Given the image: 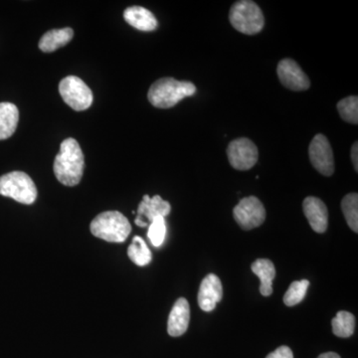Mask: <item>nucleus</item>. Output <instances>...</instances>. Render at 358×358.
Here are the masks:
<instances>
[{
  "instance_id": "4",
  "label": "nucleus",
  "mask_w": 358,
  "mask_h": 358,
  "mask_svg": "<svg viewBox=\"0 0 358 358\" xmlns=\"http://www.w3.org/2000/svg\"><path fill=\"white\" fill-rule=\"evenodd\" d=\"M229 20L235 29L247 35L262 31L265 24V18L260 7L250 0H242L233 4L230 9Z\"/></svg>"
},
{
  "instance_id": "15",
  "label": "nucleus",
  "mask_w": 358,
  "mask_h": 358,
  "mask_svg": "<svg viewBox=\"0 0 358 358\" xmlns=\"http://www.w3.org/2000/svg\"><path fill=\"white\" fill-rule=\"evenodd\" d=\"M124 18L129 25L141 31H154L159 25L154 14L145 7H129L124 10Z\"/></svg>"
},
{
  "instance_id": "20",
  "label": "nucleus",
  "mask_w": 358,
  "mask_h": 358,
  "mask_svg": "<svg viewBox=\"0 0 358 358\" xmlns=\"http://www.w3.org/2000/svg\"><path fill=\"white\" fill-rule=\"evenodd\" d=\"M128 255L129 259L140 267L148 265L152 258V252L145 244V240L140 236L134 237L128 249Z\"/></svg>"
},
{
  "instance_id": "26",
  "label": "nucleus",
  "mask_w": 358,
  "mask_h": 358,
  "mask_svg": "<svg viewBox=\"0 0 358 358\" xmlns=\"http://www.w3.org/2000/svg\"><path fill=\"white\" fill-rule=\"evenodd\" d=\"M357 152H358V148H357V143H355V145H352V164L353 166H355V171H358V159H357Z\"/></svg>"
},
{
  "instance_id": "3",
  "label": "nucleus",
  "mask_w": 358,
  "mask_h": 358,
  "mask_svg": "<svg viewBox=\"0 0 358 358\" xmlns=\"http://www.w3.org/2000/svg\"><path fill=\"white\" fill-rule=\"evenodd\" d=\"M90 228L94 236L110 243H122L131 232L128 218L119 211H106L99 214L92 221Z\"/></svg>"
},
{
  "instance_id": "16",
  "label": "nucleus",
  "mask_w": 358,
  "mask_h": 358,
  "mask_svg": "<svg viewBox=\"0 0 358 358\" xmlns=\"http://www.w3.org/2000/svg\"><path fill=\"white\" fill-rule=\"evenodd\" d=\"M20 121V110L13 103H0V141L10 138Z\"/></svg>"
},
{
  "instance_id": "7",
  "label": "nucleus",
  "mask_w": 358,
  "mask_h": 358,
  "mask_svg": "<svg viewBox=\"0 0 358 358\" xmlns=\"http://www.w3.org/2000/svg\"><path fill=\"white\" fill-rule=\"evenodd\" d=\"M233 215L242 229H254L262 225L265 221V207L255 196L245 197L235 207Z\"/></svg>"
},
{
  "instance_id": "27",
  "label": "nucleus",
  "mask_w": 358,
  "mask_h": 358,
  "mask_svg": "<svg viewBox=\"0 0 358 358\" xmlns=\"http://www.w3.org/2000/svg\"><path fill=\"white\" fill-rule=\"evenodd\" d=\"M317 358H341L338 353L336 352H326L320 355Z\"/></svg>"
},
{
  "instance_id": "6",
  "label": "nucleus",
  "mask_w": 358,
  "mask_h": 358,
  "mask_svg": "<svg viewBox=\"0 0 358 358\" xmlns=\"http://www.w3.org/2000/svg\"><path fill=\"white\" fill-rule=\"evenodd\" d=\"M59 92L63 101L77 112L89 109L93 103L91 89L76 76L64 78L59 84Z\"/></svg>"
},
{
  "instance_id": "8",
  "label": "nucleus",
  "mask_w": 358,
  "mask_h": 358,
  "mask_svg": "<svg viewBox=\"0 0 358 358\" xmlns=\"http://www.w3.org/2000/svg\"><path fill=\"white\" fill-rule=\"evenodd\" d=\"M228 159L237 171H248L258 162L259 152L255 143L241 138L231 141L227 148Z\"/></svg>"
},
{
  "instance_id": "14",
  "label": "nucleus",
  "mask_w": 358,
  "mask_h": 358,
  "mask_svg": "<svg viewBox=\"0 0 358 358\" xmlns=\"http://www.w3.org/2000/svg\"><path fill=\"white\" fill-rule=\"evenodd\" d=\"M190 320L189 303L185 298L178 299L169 313L167 331L169 336H180L187 331Z\"/></svg>"
},
{
  "instance_id": "2",
  "label": "nucleus",
  "mask_w": 358,
  "mask_h": 358,
  "mask_svg": "<svg viewBox=\"0 0 358 358\" xmlns=\"http://www.w3.org/2000/svg\"><path fill=\"white\" fill-rule=\"evenodd\" d=\"M196 93V87L192 82L178 81L173 78H162L150 86L148 98L150 103L159 109H169L186 96Z\"/></svg>"
},
{
  "instance_id": "19",
  "label": "nucleus",
  "mask_w": 358,
  "mask_h": 358,
  "mask_svg": "<svg viewBox=\"0 0 358 358\" xmlns=\"http://www.w3.org/2000/svg\"><path fill=\"white\" fill-rule=\"evenodd\" d=\"M334 334L341 338H350L355 333V317L352 313L341 310L331 322Z\"/></svg>"
},
{
  "instance_id": "11",
  "label": "nucleus",
  "mask_w": 358,
  "mask_h": 358,
  "mask_svg": "<svg viewBox=\"0 0 358 358\" xmlns=\"http://www.w3.org/2000/svg\"><path fill=\"white\" fill-rule=\"evenodd\" d=\"M171 211V206L169 201H166L159 196H155L150 199L148 195H145L143 201L138 205V216H136L134 223L140 227H147L148 222L143 221L141 217H147L148 222L152 223L157 217H166Z\"/></svg>"
},
{
  "instance_id": "22",
  "label": "nucleus",
  "mask_w": 358,
  "mask_h": 358,
  "mask_svg": "<svg viewBox=\"0 0 358 358\" xmlns=\"http://www.w3.org/2000/svg\"><path fill=\"white\" fill-rule=\"evenodd\" d=\"M310 282L308 280L293 282L284 296L285 305L294 307L305 299Z\"/></svg>"
},
{
  "instance_id": "18",
  "label": "nucleus",
  "mask_w": 358,
  "mask_h": 358,
  "mask_svg": "<svg viewBox=\"0 0 358 358\" xmlns=\"http://www.w3.org/2000/svg\"><path fill=\"white\" fill-rule=\"evenodd\" d=\"M252 272L261 280L260 292L263 296H268L273 293V280L275 277L274 264L268 259H258L252 264Z\"/></svg>"
},
{
  "instance_id": "1",
  "label": "nucleus",
  "mask_w": 358,
  "mask_h": 358,
  "mask_svg": "<svg viewBox=\"0 0 358 358\" xmlns=\"http://www.w3.org/2000/svg\"><path fill=\"white\" fill-rule=\"evenodd\" d=\"M84 155L79 143L74 138H66L61 143L60 152L54 162V173L62 185H79L83 176Z\"/></svg>"
},
{
  "instance_id": "24",
  "label": "nucleus",
  "mask_w": 358,
  "mask_h": 358,
  "mask_svg": "<svg viewBox=\"0 0 358 358\" xmlns=\"http://www.w3.org/2000/svg\"><path fill=\"white\" fill-rule=\"evenodd\" d=\"M166 223L164 217H157L148 227V237L155 247L162 246L166 239Z\"/></svg>"
},
{
  "instance_id": "23",
  "label": "nucleus",
  "mask_w": 358,
  "mask_h": 358,
  "mask_svg": "<svg viewBox=\"0 0 358 358\" xmlns=\"http://www.w3.org/2000/svg\"><path fill=\"white\" fill-rule=\"evenodd\" d=\"M338 110L343 121L357 124L358 98L357 96H348L338 102Z\"/></svg>"
},
{
  "instance_id": "5",
  "label": "nucleus",
  "mask_w": 358,
  "mask_h": 358,
  "mask_svg": "<svg viewBox=\"0 0 358 358\" xmlns=\"http://www.w3.org/2000/svg\"><path fill=\"white\" fill-rule=\"evenodd\" d=\"M0 195L30 205L37 199V188L28 174L13 171L0 178Z\"/></svg>"
},
{
  "instance_id": "21",
  "label": "nucleus",
  "mask_w": 358,
  "mask_h": 358,
  "mask_svg": "<svg viewBox=\"0 0 358 358\" xmlns=\"http://www.w3.org/2000/svg\"><path fill=\"white\" fill-rule=\"evenodd\" d=\"M341 209L346 222L355 233L358 232V195L350 193L341 201Z\"/></svg>"
},
{
  "instance_id": "13",
  "label": "nucleus",
  "mask_w": 358,
  "mask_h": 358,
  "mask_svg": "<svg viewBox=\"0 0 358 358\" xmlns=\"http://www.w3.org/2000/svg\"><path fill=\"white\" fill-rule=\"evenodd\" d=\"M303 213L312 229L317 233H324L329 226V211L326 204L317 197L310 196L303 200Z\"/></svg>"
},
{
  "instance_id": "17",
  "label": "nucleus",
  "mask_w": 358,
  "mask_h": 358,
  "mask_svg": "<svg viewBox=\"0 0 358 358\" xmlns=\"http://www.w3.org/2000/svg\"><path fill=\"white\" fill-rule=\"evenodd\" d=\"M74 36L72 28L67 27L63 29H53L45 33L39 41L40 50L45 53H51L69 43Z\"/></svg>"
},
{
  "instance_id": "12",
  "label": "nucleus",
  "mask_w": 358,
  "mask_h": 358,
  "mask_svg": "<svg viewBox=\"0 0 358 358\" xmlns=\"http://www.w3.org/2000/svg\"><path fill=\"white\" fill-rule=\"evenodd\" d=\"M223 288L220 279L214 274L207 275L200 285L199 305L204 312H211L222 300Z\"/></svg>"
},
{
  "instance_id": "10",
  "label": "nucleus",
  "mask_w": 358,
  "mask_h": 358,
  "mask_svg": "<svg viewBox=\"0 0 358 358\" xmlns=\"http://www.w3.org/2000/svg\"><path fill=\"white\" fill-rule=\"evenodd\" d=\"M277 73L282 86L292 91H305L310 88V79L298 63L292 59L282 60L278 65Z\"/></svg>"
},
{
  "instance_id": "9",
  "label": "nucleus",
  "mask_w": 358,
  "mask_h": 358,
  "mask_svg": "<svg viewBox=\"0 0 358 358\" xmlns=\"http://www.w3.org/2000/svg\"><path fill=\"white\" fill-rule=\"evenodd\" d=\"M313 166L322 176H331L334 173V159L331 143L324 134H319L313 138L308 148Z\"/></svg>"
},
{
  "instance_id": "25",
  "label": "nucleus",
  "mask_w": 358,
  "mask_h": 358,
  "mask_svg": "<svg viewBox=\"0 0 358 358\" xmlns=\"http://www.w3.org/2000/svg\"><path fill=\"white\" fill-rule=\"evenodd\" d=\"M266 358H294L293 352L288 346H280L275 352H271Z\"/></svg>"
}]
</instances>
